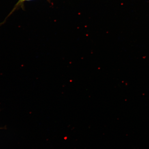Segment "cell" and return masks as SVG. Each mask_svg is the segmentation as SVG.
<instances>
[{
    "label": "cell",
    "mask_w": 149,
    "mask_h": 149,
    "mask_svg": "<svg viewBox=\"0 0 149 149\" xmlns=\"http://www.w3.org/2000/svg\"><path fill=\"white\" fill-rule=\"evenodd\" d=\"M31 1V0H19V1L18 3H17L16 7L17 6L20 4V3H22V2H23L24 1Z\"/></svg>",
    "instance_id": "1"
}]
</instances>
